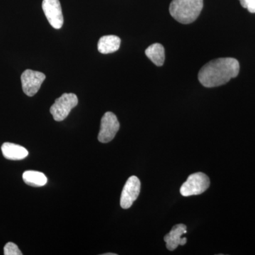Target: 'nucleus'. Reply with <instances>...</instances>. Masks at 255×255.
Wrapping results in <instances>:
<instances>
[{
    "mask_svg": "<svg viewBox=\"0 0 255 255\" xmlns=\"http://www.w3.org/2000/svg\"><path fill=\"white\" fill-rule=\"evenodd\" d=\"M78 104V99L73 93L63 94L55 100V103L50 107V112L56 122H62L68 117L69 114Z\"/></svg>",
    "mask_w": 255,
    "mask_h": 255,
    "instance_id": "20e7f679",
    "label": "nucleus"
},
{
    "mask_svg": "<svg viewBox=\"0 0 255 255\" xmlns=\"http://www.w3.org/2000/svg\"><path fill=\"white\" fill-rule=\"evenodd\" d=\"M121 39L115 35L104 36L99 40L97 48L102 54H109L117 51L120 48Z\"/></svg>",
    "mask_w": 255,
    "mask_h": 255,
    "instance_id": "9b49d317",
    "label": "nucleus"
},
{
    "mask_svg": "<svg viewBox=\"0 0 255 255\" xmlns=\"http://www.w3.org/2000/svg\"><path fill=\"white\" fill-rule=\"evenodd\" d=\"M187 233V226L184 224H178L174 226L170 232L166 235L164 241L166 243V247L170 251L177 249L179 246H184L187 243L186 238H182L184 234Z\"/></svg>",
    "mask_w": 255,
    "mask_h": 255,
    "instance_id": "1a4fd4ad",
    "label": "nucleus"
},
{
    "mask_svg": "<svg viewBox=\"0 0 255 255\" xmlns=\"http://www.w3.org/2000/svg\"><path fill=\"white\" fill-rule=\"evenodd\" d=\"M42 9L53 28L60 29L63 26V15L59 0H43Z\"/></svg>",
    "mask_w": 255,
    "mask_h": 255,
    "instance_id": "6e6552de",
    "label": "nucleus"
},
{
    "mask_svg": "<svg viewBox=\"0 0 255 255\" xmlns=\"http://www.w3.org/2000/svg\"><path fill=\"white\" fill-rule=\"evenodd\" d=\"M4 254L5 255H22V253L20 251L16 244L8 243L4 246Z\"/></svg>",
    "mask_w": 255,
    "mask_h": 255,
    "instance_id": "4468645a",
    "label": "nucleus"
},
{
    "mask_svg": "<svg viewBox=\"0 0 255 255\" xmlns=\"http://www.w3.org/2000/svg\"><path fill=\"white\" fill-rule=\"evenodd\" d=\"M240 72V64L233 58H221L205 64L198 74V79L203 86L212 88L228 83L236 78Z\"/></svg>",
    "mask_w": 255,
    "mask_h": 255,
    "instance_id": "f257e3e1",
    "label": "nucleus"
},
{
    "mask_svg": "<svg viewBox=\"0 0 255 255\" xmlns=\"http://www.w3.org/2000/svg\"><path fill=\"white\" fill-rule=\"evenodd\" d=\"M140 191V182L138 178L135 176L129 177L124 185L121 196L120 204L122 208L128 209L131 207L134 201L138 197Z\"/></svg>",
    "mask_w": 255,
    "mask_h": 255,
    "instance_id": "0eeeda50",
    "label": "nucleus"
},
{
    "mask_svg": "<svg viewBox=\"0 0 255 255\" xmlns=\"http://www.w3.org/2000/svg\"><path fill=\"white\" fill-rule=\"evenodd\" d=\"M210 187V179L206 174L196 172L191 174L180 188L183 196L199 195L205 192Z\"/></svg>",
    "mask_w": 255,
    "mask_h": 255,
    "instance_id": "7ed1b4c3",
    "label": "nucleus"
},
{
    "mask_svg": "<svg viewBox=\"0 0 255 255\" xmlns=\"http://www.w3.org/2000/svg\"><path fill=\"white\" fill-rule=\"evenodd\" d=\"M120 128L117 116L112 112H107L101 120V127L98 135L99 141L107 143L112 141Z\"/></svg>",
    "mask_w": 255,
    "mask_h": 255,
    "instance_id": "39448f33",
    "label": "nucleus"
},
{
    "mask_svg": "<svg viewBox=\"0 0 255 255\" xmlns=\"http://www.w3.org/2000/svg\"><path fill=\"white\" fill-rule=\"evenodd\" d=\"M117 254H114V253H107V254H104V255H116Z\"/></svg>",
    "mask_w": 255,
    "mask_h": 255,
    "instance_id": "dca6fc26",
    "label": "nucleus"
},
{
    "mask_svg": "<svg viewBox=\"0 0 255 255\" xmlns=\"http://www.w3.org/2000/svg\"><path fill=\"white\" fill-rule=\"evenodd\" d=\"M46 80V75L41 72L34 70H25L21 76V85L25 95L33 97L39 91L41 85Z\"/></svg>",
    "mask_w": 255,
    "mask_h": 255,
    "instance_id": "423d86ee",
    "label": "nucleus"
},
{
    "mask_svg": "<svg viewBox=\"0 0 255 255\" xmlns=\"http://www.w3.org/2000/svg\"><path fill=\"white\" fill-rule=\"evenodd\" d=\"M23 179L26 184L32 187H43L48 181L44 174L33 170L23 172Z\"/></svg>",
    "mask_w": 255,
    "mask_h": 255,
    "instance_id": "ddd939ff",
    "label": "nucleus"
},
{
    "mask_svg": "<svg viewBox=\"0 0 255 255\" xmlns=\"http://www.w3.org/2000/svg\"><path fill=\"white\" fill-rule=\"evenodd\" d=\"M243 8L251 13H255V0H239Z\"/></svg>",
    "mask_w": 255,
    "mask_h": 255,
    "instance_id": "2eb2a0df",
    "label": "nucleus"
},
{
    "mask_svg": "<svg viewBox=\"0 0 255 255\" xmlns=\"http://www.w3.org/2000/svg\"><path fill=\"white\" fill-rule=\"evenodd\" d=\"M204 6V0H172L169 4V13L183 24H189L199 17Z\"/></svg>",
    "mask_w": 255,
    "mask_h": 255,
    "instance_id": "f03ea898",
    "label": "nucleus"
},
{
    "mask_svg": "<svg viewBox=\"0 0 255 255\" xmlns=\"http://www.w3.org/2000/svg\"><path fill=\"white\" fill-rule=\"evenodd\" d=\"M145 55L155 65L160 67L163 65L165 60L164 48L160 43H154L145 50Z\"/></svg>",
    "mask_w": 255,
    "mask_h": 255,
    "instance_id": "f8f14e48",
    "label": "nucleus"
},
{
    "mask_svg": "<svg viewBox=\"0 0 255 255\" xmlns=\"http://www.w3.org/2000/svg\"><path fill=\"white\" fill-rule=\"evenodd\" d=\"M1 152L5 158L10 160H21L28 155V150L22 146L5 142L1 146Z\"/></svg>",
    "mask_w": 255,
    "mask_h": 255,
    "instance_id": "9d476101",
    "label": "nucleus"
}]
</instances>
